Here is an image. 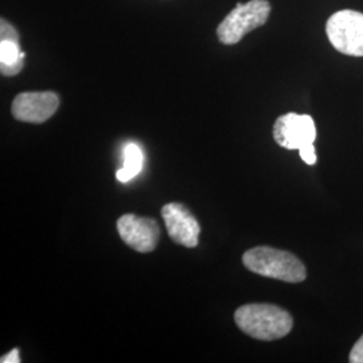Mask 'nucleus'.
Listing matches in <instances>:
<instances>
[{
	"mask_svg": "<svg viewBox=\"0 0 363 363\" xmlns=\"http://www.w3.org/2000/svg\"><path fill=\"white\" fill-rule=\"evenodd\" d=\"M238 328L259 340H276L286 337L294 325L292 316L273 304H247L234 313Z\"/></svg>",
	"mask_w": 363,
	"mask_h": 363,
	"instance_id": "nucleus-1",
	"label": "nucleus"
},
{
	"mask_svg": "<svg viewBox=\"0 0 363 363\" xmlns=\"http://www.w3.org/2000/svg\"><path fill=\"white\" fill-rule=\"evenodd\" d=\"M242 262L250 272L286 283H301L307 277V269L296 256L274 247H252L244 253Z\"/></svg>",
	"mask_w": 363,
	"mask_h": 363,
	"instance_id": "nucleus-2",
	"label": "nucleus"
},
{
	"mask_svg": "<svg viewBox=\"0 0 363 363\" xmlns=\"http://www.w3.org/2000/svg\"><path fill=\"white\" fill-rule=\"evenodd\" d=\"M271 13L268 0H249L238 3L217 28V35L223 45H235L257 27L264 26Z\"/></svg>",
	"mask_w": 363,
	"mask_h": 363,
	"instance_id": "nucleus-3",
	"label": "nucleus"
},
{
	"mask_svg": "<svg viewBox=\"0 0 363 363\" xmlns=\"http://www.w3.org/2000/svg\"><path fill=\"white\" fill-rule=\"evenodd\" d=\"M330 43L337 52L363 57V13L354 10H340L330 16L325 25Z\"/></svg>",
	"mask_w": 363,
	"mask_h": 363,
	"instance_id": "nucleus-4",
	"label": "nucleus"
},
{
	"mask_svg": "<svg viewBox=\"0 0 363 363\" xmlns=\"http://www.w3.org/2000/svg\"><path fill=\"white\" fill-rule=\"evenodd\" d=\"M273 139L286 150L298 151L307 144L315 143V121L310 115L286 113L276 120L273 125Z\"/></svg>",
	"mask_w": 363,
	"mask_h": 363,
	"instance_id": "nucleus-5",
	"label": "nucleus"
},
{
	"mask_svg": "<svg viewBox=\"0 0 363 363\" xmlns=\"http://www.w3.org/2000/svg\"><path fill=\"white\" fill-rule=\"evenodd\" d=\"M117 232L128 247L140 253L152 252L160 237L159 225L155 220L138 217L135 214L121 216L117 220Z\"/></svg>",
	"mask_w": 363,
	"mask_h": 363,
	"instance_id": "nucleus-6",
	"label": "nucleus"
},
{
	"mask_svg": "<svg viewBox=\"0 0 363 363\" xmlns=\"http://www.w3.org/2000/svg\"><path fill=\"white\" fill-rule=\"evenodd\" d=\"M60 97L54 91H25L15 97L13 116L31 124L48 121L57 112Z\"/></svg>",
	"mask_w": 363,
	"mask_h": 363,
	"instance_id": "nucleus-7",
	"label": "nucleus"
},
{
	"mask_svg": "<svg viewBox=\"0 0 363 363\" xmlns=\"http://www.w3.org/2000/svg\"><path fill=\"white\" fill-rule=\"evenodd\" d=\"M162 217L174 242L186 247L198 245L201 226L189 208L181 203H169L162 208Z\"/></svg>",
	"mask_w": 363,
	"mask_h": 363,
	"instance_id": "nucleus-8",
	"label": "nucleus"
},
{
	"mask_svg": "<svg viewBox=\"0 0 363 363\" xmlns=\"http://www.w3.org/2000/svg\"><path fill=\"white\" fill-rule=\"evenodd\" d=\"M25 65V52L21 50L19 40L0 39V72L11 77L22 72Z\"/></svg>",
	"mask_w": 363,
	"mask_h": 363,
	"instance_id": "nucleus-9",
	"label": "nucleus"
},
{
	"mask_svg": "<svg viewBox=\"0 0 363 363\" xmlns=\"http://www.w3.org/2000/svg\"><path fill=\"white\" fill-rule=\"evenodd\" d=\"M143 151L138 144L128 143L124 147V166L116 172L117 181L127 183L143 169Z\"/></svg>",
	"mask_w": 363,
	"mask_h": 363,
	"instance_id": "nucleus-10",
	"label": "nucleus"
},
{
	"mask_svg": "<svg viewBox=\"0 0 363 363\" xmlns=\"http://www.w3.org/2000/svg\"><path fill=\"white\" fill-rule=\"evenodd\" d=\"M298 152H300V157L303 159L304 163H307V164H310V166H313V164L316 163L318 157H316V151H315L313 144H307V145L301 147V148L298 150Z\"/></svg>",
	"mask_w": 363,
	"mask_h": 363,
	"instance_id": "nucleus-11",
	"label": "nucleus"
},
{
	"mask_svg": "<svg viewBox=\"0 0 363 363\" xmlns=\"http://www.w3.org/2000/svg\"><path fill=\"white\" fill-rule=\"evenodd\" d=\"M0 39H13V40H19L18 33L9 22L1 19L0 23Z\"/></svg>",
	"mask_w": 363,
	"mask_h": 363,
	"instance_id": "nucleus-12",
	"label": "nucleus"
},
{
	"mask_svg": "<svg viewBox=\"0 0 363 363\" xmlns=\"http://www.w3.org/2000/svg\"><path fill=\"white\" fill-rule=\"evenodd\" d=\"M351 363H363V335L354 345L350 352Z\"/></svg>",
	"mask_w": 363,
	"mask_h": 363,
	"instance_id": "nucleus-13",
	"label": "nucleus"
},
{
	"mask_svg": "<svg viewBox=\"0 0 363 363\" xmlns=\"http://www.w3.org/2000/svg\"><path fill=\"white\" fill-rule=\"evenodd\" d=\"M19 350L18 349H13L9 354H6L3 358H1V363H19Z\"/></svg>",
	"mask_w": 363,
	"mask_h": 363,
	"instance_id": "nucleus-14",
	"label": "nucleus"
}]
</instances>
